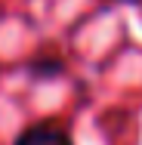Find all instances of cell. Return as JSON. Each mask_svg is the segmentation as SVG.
<instances>
[{"label":"cell","mask_w":142,"mask_h":145,"mask_svg":"<svg viewBox=\"0 0 142 145\" xmlns=\"http://www.w3.org/2000/svg\"><path fill=\"white\" fill-rule=\"evenodd\" d=\"M12 145H74V136L56 120H34L12 139Z\"/></svg>","instance_id":"6da1fadb"},{"label":"cell","mask_w":142,"mask_h":145,"mask_svg":"<svg viewBox=\"0 0 142 145\" xmlns=\"http://www.w3.org/2000/svg\"><path fill=\"white\" fill-rule=\"evenodd\" d=\"M111 3H124V6H142V0H111Z\"/></svg>","instance_id":"3957f363"},{"label":"cell","mask_w":142,"mask_h":145,"mask_svg":"<svg viewBox=\"0 0 142 145\" xmlns=\"http://www.w3.org/2000/svg\"><path fill=\"white\" fill-rule=\"evenodd\" d=\"M28 77H34V80H56V77H62L65 74V62L59 56H46V53H40L37 59H31L28 62Z\"/></svg>","instance_id":"7a4b0ae2"}]
</instances>
